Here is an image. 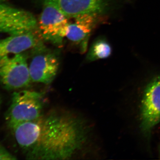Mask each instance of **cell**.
Returning a JSON list of instances; mask_svg holds the SVG:
<instances>
[{"mask_svg": "<svg viewBox=\"0 0 160 160\" xmlns=\"http://www.w3.org/2000/svg\"><path fill=\"white\" fill-rule=\"evenodd\" d=\"M10 129L30 160L69 159L86 146L89 135L82 118L60 112L43 114Z\"/></svg>", "mask_w": 160, "mask_h": 160, "instance_id": "obj_1", "label": "cell"}, {"mask_svg": "<svg viewBox=\"0 0 160 160\" xmlns=\"http://www.w3.org/2000/svg\"><path fill=\"white\" fill-rule=\"evenodd\" d=\"M55 6L67 18L79 15L96 14L105 20L122 9L131 0H42Z\"/></svg>", "mask_w": 160, "mask_h": 160, "instance_id": "obj_2", "label": "cell"}, {"mask_svg": "<svg viewBox=\"0 0 160 160\" xmlns=\"http://www.w3.org/2000/svg\"><path fill=\"white\" fill-rule=\"evenodd\" d=\"M43 98V93L38 92L24 90L14 92L6 116L9 128L41 117L44 108Z\"/></svg>", "mask_w": 160, "mask_h": 160, "instance_id": "obj_3", "label": "cell"}, {"mask_svg": "<svg viewBox=\"0 0 160 160\" xmlns=\"http://www.w3.org/2000/svg\"><path fill=\"white\" fill-rule=\"evenodd\" d=\"M55 6L43 3L42 11L38 22V27L43 39L54 46L61 47L66 37L69 22Z\"/></svg>", "mask_w": 160, "mask_h": 160, "instance_id": "obj_4", "label": "cell"}, {"mask_svg": "<svg viewBox=\"0 0 160 160\" xmlns=\"http://www.w3.org/2000/svg\"><path fill=\"white\" fill-rule=\"evenodd\" d=\"M160 122V75L148 83L143 92L140 109V128L147 139Z\"/></svg>", "mask_w": 160, "mask_h": 160, "instance_id": "obj_5", "label": "cell"}, {"mask_svg": "<svg viewBox=\"0 0 160 160\" xmlns=\"http://www.w3.org/2000/svg\"><path fill=\"white\" fill-rule=\"evenodd\" d=\"M31 82L25 55H9L0 59V82L6 89L25 88Z\"/></svg>", "mask_w": 160, "mask_h": 160, "instance_id": "obj_6", "label": "cell"}, {"mask_svg": "<svg viewBox=\"0 0 160 160\" xmlns=\"http://www.w3.org/2000/svg\"><path fill=\"white\" fill-rule=\"evenodd\" d=\"M32 49L34 55L29 66L32 82L50 84L59 67L57 54L46 49L43 44Z\"/></svg>", "mask_w": 160, "mask_h": 160, "instance_id": "obj_7", "label": "cell"}, {"mask_svg": "<svg viewBox=\"0 0 160 160\" xmlns=\"http://www.w3.org/2000/svg\"><path fill=\"white\" fill-rule=\"evenodd\" d=\"M38 28L37 21L31 13L0 0V32L10 35Z\"/></svg>", "mask_w": 160, "mask_h": 160, "instance_id": "obj_8", "label": "cell"}, {"mask_svg": "<svg viewBox=\"0 0 160 160\" xmlns=\"http://www.w3.org/2000/svg\"><path fill=\"white\" fill-rule=\"evenodd\" d=\"M73 18V22L69 23L66 37L71 42L81 45V51L84 52L92 30L98 23L105 20L97 15L90 13L79 15Z\"/></svg>", "mask_w": 160, "mask_h": 160, "instance_id": "obj_9", "label": "cell"}, {"mask_svg": "<svg viewBox=\"0 0 160 160\" xmlns=\"http://www.w3.org/2000/svg\"><path fill=\"white\" fill-rule=\"evenodd\" d=\"M42 39L38 28L0 39V59L34 49L43 44Z\"/></svg>", "mask_w": 160, "mask_h": 160, "instance_id": "obj_10", "label": "cell"}, {"mask_svg": "<svg viewBox=\"0 0 160 160\" xmlns=\"http://www.w3.org/2000/svg\"><path fill=\"white\" fill-rule=\"evenodd\" d=\"M112 53V48L110 43L104 38L97 39L92 45L87 55V60L93 62L107 58Z\"/></svg>", "mask_w": 160, "mask_h": 160, "instance_id": "obj_11", "label": "cell"}, {"mask_svg": "<svg viewBox=\"0 0 160 160\" xmlns=\"http://www.w3.org/2000/svg\"><path fill=\"white\" fill-rule=\"evenodd\" d=\"M17 158L10 153L8 150L0 145V160H15Z\"/></svg>", "mask_w": 160, "mask_h": 160, "instance_id": "obj_12", "label": "cell"}]
</instances>
